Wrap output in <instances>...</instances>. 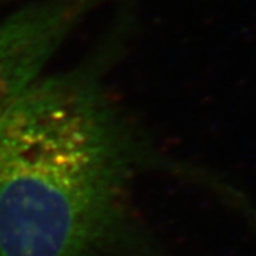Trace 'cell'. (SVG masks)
I'll return each instance as SVG.
<instances>
[{
	"label": "cell",
	"instance_id": "1",
	"mask_svg": "<svg viewBox=\"0 0 256 256\" xmlns=\"http://www.w3.org/2000/svg\"><path fill=\"white\" fill-rule=\"evenodd\" d=\"M43 74L0 116V256H92L142 151L102 70Z\"/></svg>",
	"mask_w": 256,
	"mask_h": 256
},
{
	"label": "cell",
	"instance_id": "2",
	"mask_svg": "<svg viewBox=\"0 0 256 256\" xmlns=\"http://www.w3.org/2000/svg\"><path fill=\"white\" fill-rule=\"evenodd\" d=\"M104 0H37L0 20V116Z\"/></svg>",
	"mask_w": 256,
	"mask_h": 256
}]
</instances>
